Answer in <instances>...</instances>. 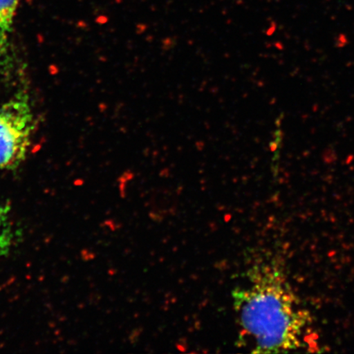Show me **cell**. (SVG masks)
Returning <instances> with one entry per match:
<instances>
[{
  "mask_svg": "<svg viewBox=\"0 0 354 354\" xmlns=\"http://www.w3.org/2000/svg\"><path fill=\"white\" fill-rule=\"evenodd\" d=\"M19 3V0H0V53L6 50Z\"/></svg>",
  "mask_w": 354,
  "mask_h": 354,
  "instance_id": "3957f363",
  "label": "cell"
},
{
  "mask_svg": "<svg viewBox=\"0 0 354 354\" xmlns=\"http://www.w3.org/2000/svg\"><path fill=\"white\" fill-rule=\"evenodd\" d=\"M34 129V113L25 93L0 107V169H15L25 161Z\"/></svg>",
  "mask_w": 354,
  "mask_h": 354,
  "instance_id": "7a4b0ae2",
  "label": "cell"
},
{
  "mask_svg": "<svg viewBox=\"0 0 354 354\" xmlns=\"http://www.w3.org/2000/svg\"><path fill=\"white\" fill-rule=\"evenodd\" d=\"M15 238V230L10 210L0 203V257L6 256L10 251Z\"/></svg>",
  "mask_w": 354,
  "mask_h": 354,
  "instance_id": "277c9868",
  "label": "cell"
},
{
  "mask_svg": "<svg viewBox=\"0 0 354 354\" xmlns=\"http://www.w3.org/2000/svg\"><path fill=\"white\" fill-rule=\"evenodd\" d=\"M247 283L232 291L240 339L252 353L297 351L307 347L311 314L305 308L275 260L255 264Z\"/></svg>",
  "mask_w": 354,
  "mask_h": 354,
  "instance_id": "6da1fadb",
  "label": "cell"
}]
</instances>
